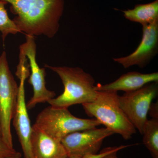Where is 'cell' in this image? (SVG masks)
Listing matches in <instances>:
<instances>
[{"label": "cell", "instance_id": "2e32d148", "mask_svg": "<svg viewBox=\"0 0 158 158\" xmlns=\"http://www.w3.org/2000/svg\"><path fill=\"white\" fill-rule=\"evenodd\" d=\"M131 145H121L118 147H108L102 150L100 153L94 154H87L82 157V158H103L105 156L109 154L110 153L115 151L120 150L129 147Z\"/></svg>", "mask_w": 158, "mask_h": 158}, {"label": "cell", "instance_id": "8fae6325", "mask_svg": "<svg viewBox=\"0 0 158 158\" xmlns=\"http://www.w3.org/2000/svg\"><path fill=\"white\" fill-rule=\"evenodd\" d=\"M31 145L34 158H67L68 156L61 141L48 135L34 124Z\"/></svg>", "mask_w": 158, "mask_h": 158}, {"label": "cell", "instance_id": "e0dca14e", "mask_svg": "<svg viewBox=\"0 0 158 158\" xmlns=\"http://www.w3.org/2000/svg\"><path fill=\"white\" fill-rule=\"evenodd\" d=\"M15 152V150L7 145L2 137L0 136V158L10 155Z\"/></svg>", "mask_w": 158, "mask_h": 158}, {"label": "cell", "instance_id": "ffe728a7", "mask_svg": "<svg viewBox=\"0 0 158 158\" xmlns=\"http://www.w3.org/2000/svg\"><path fill=\"white\" fill-rule=\"evenodd\" d=\"M118 152L117 151L113 152L110 153L109 154L107 155L106 156H105L103 158H118L116 155V153Z\"/></svg>", "mask_w": 158, "mask_h": 158}, {"label": "cell", "instance_id": "52a82bcc", "mask_svg": "<svg viewBox=\"0 0 158 158\" xmlns=\"http://www.w3.org/2000/svg\"><path fill=\"white\" fill-rule=\"evenodd\" d=\"M25 42L19 47V52L27 57L29 61L31 74L28 82L32 86L33 95L27 104V110L35 107L39 103L48 102L55 98L54 91L48 90L46 87V72L44 68H40L36 60L37 45L34 36L26 35Z\"/></svg>", "mask_w": 158, "mask_h": 158}, {"label": "cell", "instance_id": "9a60e30c", "mask_svg": "<svg viewBox=\"0 0 158 158\" xmlns=\"http://www.w3.org/2000/svg\"><path fill=\"white\" fill-rule=\"evenodd\" d=\"M7 3L0 0V32L2 34L3 41L10 34H16L20 31L13 20L10 19L5 9Z\"/></svg>", "mask_w": 158, "mask_h": 158}, {"label": "cell", "instance_id": "6da1fadb", "mask_svg": "<svg viewBox=\"0 0 158 158\" xmlns=\"http://www.w3.org/2000/svg\"><path fill=\"white\" fill-rule=\"evenodd\" d=\"M16 15L13 21L20 32L52 38L56 34L65 8V0H3Z\"/></svg>", "mask_w": 158, "mask_h": 158}, {"label": "cell", "instance_id": "5bb4252c", "mask_svg": "<svg viewBox=\"0 0 158 158\" xmlns=\"http://www.w3.org/2000/svg\"><path fill=\"white\" fill-rule=\"evenodd\" d=\"M143 142L153 158H158V118L148 119L143 128Z\"/></svg>", "mask_w": 158, "mask_h": 158}, {"label": "cell", "instance_id": "7c38bea8", "mask_svg": "<svg viewBox=\"0 0 158 158\" xmlns=\"http://www.w3.org/2000/svg\"><path fill=\"white\" fill-rule=\"evenodd\" d=\"M158 82V73H142L138 72H130L122 75L116 81L110 84L95 86L97 91H116L125 92L138 90L145 85Z\"/></svg>", "mask_w": 158, "mask_h": 158}, {"label": "cell", "instance_id": "603a6c76", "mask_svg": "<svg viewBox=\"0 0 158 158\" xmlns=\"http://www.w3.org/2000/svg\"><path fill=\"white\" fill-rule=\"evenodd\" d=\"M138 1H141V0H138Z\"/></svg>", "mask_w": 158, "mask_h": 158}, {"label": "cell", "instance_id": "30bf717a", "mask_svg": "<svg viewBox=\"0 0 158 158\" xmlns=\"http://www.w3.org/2000/svg\"><path fill=\"white\" fill-rule=\"evenodd\" d=\"M158 21L142 26V38L135 50L126 56L113 58L115 62L128 68L134 65L145 67L157 54Z\"/></svg>", "mask_w": 158, "mask_h": 158}, {"label": "cell", "instance_id": "8992f818", "mask_svg": "<svg viewBox=\"0 0 158 158\" xmlns=\"http://www.w3.org/2000/svg\"><path fill=\"white\" fill-rule=\"evenodd\" d=\"M158 93V82H153L138 90L125 92L122 96L118 97L120 107L141 135L148 120L150 106Z\"/></svg>", "mask_w": 158, "mask_h": 158}, {"label": "cell", "instance_id": "7402d4cb", "mask_svg": "<svg viewBox=\"0 0 158 158\" xmlns=\"http://www.w3.org/2000/svg\"><path fill=\"white\" fill-rule=\"evenodd\" d=\"M0 136L1 137V127H0Z\"/></svg>", "mask_w": 158, "mask_h": 158}, {"label": "cell", "instance_id": "ac0fdd59", "mask_svg": "<svg viewBox=\"0 0 158 158\" xmlns=\"http://www.w3.org/2000/svg\"><path fill=\"white\" fill-rule=\"evenodd\" d=\"M152 118H158V103H152L148 112Z\"/></svg>", "mask_w": 158, "mask_h": 158}, {"label": "cell", "instance_id": "5b68a950", "mask_svg": "<svg viewBox=\"0 0 158 158\" xmlns=\"http://www.w3.org/2000/svg\"><path fill=\"white\" fill-rule=\"evenodd\" d=\"M19 89L9 69L6 52H3L0 56V127L1 137L11 148V123L17 107Z\"/></svg>", "mask_w": 158, "mask_h": 158}, {"label": "cell", "instance_id": "3957f363", "mask_svg": "<svg viewBox=\"0 0 158 158\" xmlns=\"http://www.w3.org/2000/svg\"><path fill=\"white\" fill-rule=\"evenodd\" d=\"M98 91L93 102L82 104L85 113L124 140L131 139L136 129L119 106L118 92Z\"/></svg>", "mask_w": 158, "mask_h": 158}, {"label": "cell", "instance_id": "4fadbf2b", "mask_svg": "<svg viewBox=\"0 0 158 158\" xmlns=\"http://www.w3.org/2000/svg\"><path fill=\"white\" fill-rule=\"evenodd\" d=\"M126 19L139 23L142 26L158 21V0L152 2L136 5L133 9L122 10Z\"/></svg>", "mask_w": 158, "mask_h": 158}, {"label": "cell", "instance_id": "277c9868", "mask_svg": "<svg viewBox=\"0 0 158 158\" xmlns=\"http://www.w3.org/2000/svg\"><path fill=\"white\" fill-rule=\"evenodd\" d=\"M34 124L52 138L61 141L69 134L94 128L101 123L95 118L76 117L67 108L50 106L39 113Z\"/></svg>", "mask_w": 158, "mask_h": 158}, {"label": "cell", "instance_id": "9c48e42d", "mask_svg": "<svg viewBox=\"0 0 158 158\" xmlns=\"http://www.w3.org/2000/svg\"><path fill=\"white\" fill-rule=\"evenodd\" d=\"M114 133L106 128L90 129L75 132L61 140L68 155L83 157L96 154L100 149L105 138Z\"/></svg>", "mask_w": 158, "mask_h": 158}, {"label": "cell", "instance_id": "7a4b0ae2", "mask_svg": "<svg viewBox=\"0 0 158 158\" xmlns=\"http://www.w3.org/2000/svg\"><path fill=\"white\" fill-rule=\"evenodd\" d=\"M44 67L56 73L64 85L63 93L48 102L52 106L68 109L74 105L91 102L96 98L98 91L95 90V80L82 69L47 64Z\"/></svg>", "mask_w": 158, "mask_h": 158}, {"label": "cell", "instance_id": "ba28073f", "mask_svg": "<svg viewBox=\"0 0 158 158\" xmlns=\"http://www.w3.org/2000/svg\"><path fill=\"white\" fill-rule=\"evenodd\" d=\"M29 67L27 64H22L17 69V77L19 79L20 84L17 107L12 119L24 158H34L31 145L32 127L26 103L25 91V82L30 76Z\"/></svg>", "mask_w": 158, "mask_h": 158}, {"label": "cell", "instance_id": "d6986e66", "mask_svg": "<svg viewBox=\"0 0 158 158\" xmlns=\"http://www.w3.org/2000/svg\"><path fill=\"white\" fill-rule=\"evenodd\" d=\"M21 153L20 152H18L16 151L14 153L10 155L0 158H21Z\"/></svg>", "mask_w": 158, "mask_h": 158}, {"label": "cell", "instance_id": "44dd1931", "mask_svg": "<svg viewBox=\"0 0 158 158\" xmlns=\"http://www.w3.org/2000/svg\"><path fill=\"white\" fill-rule=\"evenodd\" d=\"M67 158H82V157L76 155H69Z\"/></svg>", "mask_w": 158, "mask_h": 158}]
</instances>
